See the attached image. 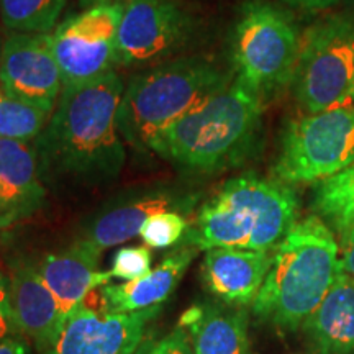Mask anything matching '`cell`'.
<instances>
[{
  "label": "cell",
  "instance_id": "25",
  "mask_svg": "<svg viewBox=\"0 0 354 354\" xmlns=\"http://www.w3.org/2000/svg\"><path fill=\"white\" fill-rule=\"evenodd\" d=\"M149 246H123L113 256L112 272L113 277L122 281H135L151 271V251Z\"/></svg>",
  "mask_w": 354,
  "mask_h": 354
},
{
  "label": "cell",
  "instance_id": "18",
  "mask_svg": "<svg viewBox=\"0 0 354 354\" xmlns=\"http://www.w3.org/2000/svg\"><path fill=\"white\" fill-rule=\"evenodd\" d=\"M197 251L192 246L180 248L167 254L158 268L143 277L123 284L104 286L102 295L105 308L112 312H138L162 305L176 290Z\"/></svg>",
  "mask_w": 354,
  "mask_h": 354
},
{
  "label": "cell",
  "instance_id": "26",
  "mask_svg": "<svg viewBox=\"0 0 354 354\" xmlns=\"http://www.w3.org/2000/svg\"><path fill=\"white\" fill-rule=\"evenodd\" d=\"M192 336L184 326H177L169 335L161 339H153L146 335L138 351L135 354H194L192 351Z\"/></svg>",
  "mask_w": 354,
  "mask_h": 354
},
{
  "label": "cell",
  "instance_id": "4",
  "mask_svg": "<svg viewBox=\"0 0 354 354\" xmlns=\"http://www.w3.org/2000/svg\"><path fill=\"white\" fill-rule=\"evenodd\" d=\"M336 234L315 214L299 220L272 251V264L253 313L276 328L295 331L315 312L339 266Z\"/></svg>",
  "mask_w": 354,
  "mask_h": 354
},
{
  "label": "cell",
  "instance_id": "5",
  "mask_svg": "<svg viewBox=\"0 0 354 354\" xmlns=\"http://www.w3.org/2000/svg\"><path fill=\"white\" fill-rule=\"evenodd\" d=\"M232 79L205 57H179L135 76L118 109V131L135 149H149L172 123L201 107Z\"/></svg>",
  "mask_w": 354,
  "mask_h": 354
},
{
  "label": "cell",
  "instance_id": "8",
  "mask_svg": "<svg viewBox=\"0 0 354 354\" xmlns=\"http://www.w3.org/2000/svg\"><path fill=\"white\" fill-rule=\"evenodd\" d=\"M354 162V107L305 113L286 127L274 177L287 185L317 184Z\"/></svg>",
  "mask_w": 354,
  "mask_h": 354
},
{
  "label": "cell",
  "instance_id": "22",
  "mask_svg": "<svg viewBox=\"0 0 354 354\" xmlns=\"http://www.w3.org/2000/svg\"><path fill=\"white\" fill-rule=\"evenodd\" d=\"M66 0H0V17L13 33L44 35L55 30Z\"/></svg>",
  "mask_w": 354,
  "mask_h": 354
},
{
  "label": "cell",
  "instance_id": "23",
  "mask_svg": "<svg viewBox=\"0 0 354 354\" xmlns=\"http://www.w3.org/2000/svg\"><path fill=\"white\" fill-rule=\"evenodd\" d=\"M51 115L8 95L0 88V138L35 141L48 125Z\"/></svg>",
  "mask_w": 354,
  "mask_h": 354
},
{
  "label": "cell",
  "instance_id": "1",
  "mask_svg": "<svg viewBox=\"0 0 354 354\" xmlns=\"http://www.w3.org/2000/svg\"><path fill=\"white\" fill-rule=\"evenodd\" d=\"M125 82L115 71L64 86L35 151L43 180L102 184L120 174L127 151L118 131Z\"/></svg>",
  "mask_w": 354,
  "mask_h": 354
},
{
  "label": "cell",
  "instance_id": "6",
  "mask_svg": "<svg viewBox=\"0 0 354 354\" xmlns=\"http://www.w3.org/2000/svg\"><path fill=\"white\" fill-rule=\"evenodd\" d=\"M290 84L305 113H320L353 104V19L330 17L305 30Z\"/></svg>",
  "mask_w": 354,
  "mask_h": 354
},
{
  "label": "cell",
  "instance_id": "31",
  "mask_svg": "<svg viewBox=\"0 0 354 354\" xmlns=\"http://www.w3.org/2000/svg\"><path fill=\"white\" fill-rule=\"evenodd\" d=\"M203 317V307H190L189 310H185L179 320V326H184V328L190 330L194 325H197L198 322L202 320Z\"/></svg>",
  "mask_w": 354,
  "mask_h": 354
},
{
  "label": "cell",
  "instance_id": "30",
  "mask_svg": "<svg viewBox=\"0 0 354 354\" xmlns=\"http://www.w3.org/2000/svg\"><path fill=\"white\" fill-rule=\"evenodd\" d=\"M286 2L292 7L302 8V10L317 12V10H325V8L331 7L336 0H286Z\"/></svg>",
  "mask_w": 354,
  "mask_h": 354
},
{
  "label": "cell",
  "instance_id": "13",
  "mask_svg": "<svg viewBox=\"0 0 354 354\" xmlns=\"http://www.w3.org/2000/svg\"><path fill=\"white\" fill-rule=\"evenodd\" d=\"M8 289L17 330L32 339L38 353L43 354L63 328L64 318L56 297L39 274L38 263L25 258L12 263Z\"/></svg>",
  "mask_w": 354,
  "mask_h": 354
},
{
  "label": "cell",
  "instance_id": "10",
  "mask_svg": "<svg viewBox=\"0 0 354 354\" xmlns=\"http://www.w3.org/2000/svg\"><path fill=\"white\" fill-rule=\"evenodd\" d=\"M190 19L174 0H127L118 26L115 64L165 59L187 41Z\"/></svg>",
  "mask_w": 354,
  "mask_h": 354
},
{
  "label": "cell",
  "instance_id": "21",
  "mask_svg": "<svg viewBox=\"0 0 354 354\" xmlns=\"http://www.w3.org/2000/svg\"><path fill=\"white\" fill-rule=\"evenodd\" d=\"M313 214L344 243L354 234V162L338 174L315 184Z\"/></svg>",
  "mask_w": 354,
  "mask_h": 354
},
{
  "label": "cell",
  "instance_id": "14",
  "mask_svg": "<svg viewBox=\"0 0 354 354\" xmlns=\"http://www.w3.org/2000/svg\"><path fill=\"white\" fill-rule=\"evenodd\" d=\"M38 156L25 141L0 138V230L41 209L46 198Z\"/></svg>",
  "mask_w": 354,
  "mask_h": 354
},
{
  "label": "cell",
  "instance_id": "24",
  "mask_svg": "<svg viewBox=\"0 0 354 354\" xmlns=\"http://www.w3.org/2000/svg\"><path fill=\"white\" fill-rule=\"evenodd\" d=\"M187 228L189 221L180 212H161L146 221L140 236L143 238L146 246L154 248V250H165V248L174 246L177 241L183 240Z\"/></svg>",
  "mask_w": 354,
  "mask_h": 354
},
{
  "label": "cell",
  "instance_id": "17",
  "mask_svg": "<svg viewBox=\"0 0 354 354\" xmlns=\"http://www.w3.org/2000/svg\"><path fill=\"white\" fill-rule=\"evenodd\" d=\"M196 201L192 196H183L180 192L165 189L153 190L145 196L130 198L122 205L113 207L88 225L82 240L87 245L95 248L97 251L109 250L138 236L145 223L153 215L161 212L187 209Z\"/></svg>",
  "mask_w": 354,
  "mask_h": 354
},
{
  "label": "cell",
  "instance_id": "29",
  "mask_svg": "<svg viewBox=\"0 0 354 354\" xmlns=\"http://www.w3.org/2000/svg\"><path fill=\"white\" fill-rule=\"evenodd\" d=\"M339 271L354 279V234L342 243V258H339Z\"/></svg>",
  "mask_w": 354,
  "mask_h": 354
},
{
  "label": "cell",
  "instance_id": "7",
  "mask_svg": "<svg viewBox=\"0 0 354 354\" xmlns=\"http://www.w3.org/2000/svg\"><path fill=\"white\" fill-rule=\"evenodd\" d=\"M300 37L281 8L253 0L243 7L233 37L238 81L264 99L292 82Z\"/></svg>",
  "mask_w": 354,
  "mask_h": 354
},
{
  "label": "cell",
  "instance_id": "12",
  "mask_svg": "<svg viewBox=\"0 0 354 354\" xmlns=\"http://www.w3.org/2000/svg\"><path fill=\"white\" fill-rule=\"evenodd\" d=\"M64 82L48 33H12L0 50V88L48 115L55 112Z\"/></svg>",
  "mask_w": 354,
  "mask_h": 354
},
{
  "label": "cell",
  "instance_id": "27",
  "mask_svg": "<svg viewBox=\"0 0 354 354\" xmlns=\"http://www.w3.org/2000/svg\"><path fill=\"white\" fill-rule=\"evenodd\" d=\"M19 333L13 322L10 307V289H8V276L0 269V339Z\"/></svg>",
  "mask_w": 354,
  "mask_h": 354
},
{
  "label": "cell",
  "instance_id": "16",
  "mask_svg": "<svg viewBox=\"0 0 354 354\" xmlns=\"http://www.w3.org/2000/svg\"><path fill=\"white\" fill-rule=\"evenodd\" d=\"M100 251L82 240L57 253L43 256L38 263L39 274L53 292L66 322L92 290L107 286L112 272L100 271Z\"/></svg>",
  "mask_w": 354,
  "mask_h": 354
},
{
  "label": "cell",
  "instance_id": "11",
  "mask_svg": "<svg viewBox=\"0 0 354 354\" xmlns=\"http://www.w3.org/2000/svg\"><path fill=\"white\" fill-rule=\"evenodd\" d=\"M159 312L161 305L138 312H99L81 304L43 354H135Z\"/></svg>",
  "mask_w": 354,
  "mask_h": 354
},
{
  "label": "cell",
  "instance_id": "15",
  "mask_svg": "<svg viewBox=\"0 0 354 354\" xmlns=\"http://www.w3.org/2000/svg\"><path fill=\"white\" fill-rule=\"evenodd\" d=\"M272 264V251L214 248L202 261L207 289L227 304L253 305Z\"/></svg>",
  "mask_w": 354,
  "mask_h": 354
},
{
  "label": "cell",
  "instance_id": "2",
  "mask_svg": "<svg viewBox=\"0 0 354 354\" xmlns=\"http://www.w3.org/2000/svg\"><path fill=\"white\" fill-rule=\"evenodd\" d=\"M263 100L233 79L205 104L159 133L149 149L194 172L207 174L240 166L258 143Z\"/></svg>",
  "mask_w": 354,
  "mask_h": 354
},
{
  "label": "cell",
  "instance_id": "20",
  "mask_svg": "<svg viewBox=\"0 0 354 354\" xmlns=\"http://www.w3.org/2000/svg\"><path fill=\"white\" fill-rule=\"evenodd\" d=\"M189 333L194 354H250L248 313L241 308L203 307L202 320Z\"/></svg>",
  "mask_w": 354,
  "mask_h": 354
},
{
  "label": "cell",
  "instance_id": "19",
  "mask_svg": "<svg viewBox=\"0 0 354 354\" xmlns=\"http://www.w3.org/2000/svg\"><path fill=\"white\" fill-rule=\"evenodd\" d=\"M302 326L318 354H354V279L339 266L328 294Z\"/></svg>",
  "mask_w": 354,
  "mask_h": 354
},
{
  "label": "cell",
  "instance_id": "9",
  "mask_svg": "<svg viewBox=\"0 0 354 354\" xmlns=\"http://www.w3.org/2000/svg\"><path fill=\"white\" fill-rule=\"evenodd\" d=\"M122 15V2H105L71 17L48 33L64 86L112 71Z\"/></svg>",
  "mask_w": 354,
  "mask_h": 354
},
{
  "label": "cell",
  "instance_id": "28",
  "mask_svg": "<svg viewBox=\"0 0 354 354\" xmlns=\"http://www.w3.org/2000/svg\"><path fill=\"white\" fill-rule=\"evenodd\" d=\"M0 354H32V348L20 333L0 339Z\"/></svg>",
  "mask_w": 354,
  "mask_h": 354
},
{
  "label": "cell",
  "instance_id": "3",
  "mask_svg": "<svg viewBox=\"0 0 354 354\" xmlns=\"http://www.w3.org/2000/svg\"><path fill=\"white\" fill-rule=\"evenodd\" d=\"M297 194L277 179L246 172L227 180L198 209L184 241L196 250L271 251L297 223Z\"/></svg>",
  "mask_w": 354,
  "mask_h": 354
},
{
  "label": "cell",
  "instance_id": "32",
  "mask_svg": "<svg viewBox=\"0 0 354 354\" xmlns=\"http://www.w3.org/2000/svg\"><path fill=\"white\" fill-rule=\"evenodd\" d=\"M79 2H81V6L87 10V8L95 7V6H100V3L109 2V0H79Z\"/></svg>",
  "mask_w": 354,
  "mask_h": 354
}]
</instances>
